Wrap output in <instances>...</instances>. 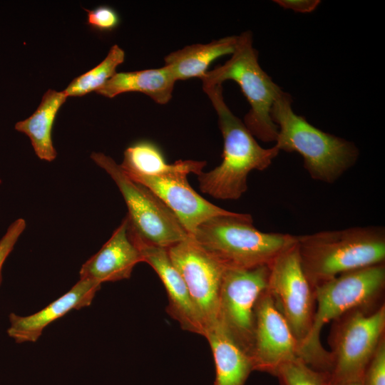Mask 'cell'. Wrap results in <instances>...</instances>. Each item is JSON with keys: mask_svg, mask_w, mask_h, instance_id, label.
I'll use <instances>...</instances> for the list:
<instances>
[{"mask_svg": "<svg viewBox=\"0 0 385 385\" xmlns=\"http://www.w3.org/2000/svg\"><path fill=\"white\" fill-rule=\"evenodd\" d=\"M251 359L254 371L274 376L283 363L299 357V345L267 289L255 307Z\"/></svg>", "mask_w": 385, "mask_h": 385, "instance_id": "7c38bea8", "label": "cell"}, {"mask_svg": "<svg viewBox=\"0 0 385 385\" xmlns=\"http://www.w3.org/2000/svg\"><path fill=\"white\" fill-rule=\"evenodd\" d=\"M363 385H385V338L367 365L362 378Z\"/></svg>", "mask_w": 385, "mask_h": 385, "instance_id": "d4e9b609", "label": "cell"}, {"mask_svg": "<svg viewBox=\"0 0 385 385\" xmlns=\"http://www.w3.org/2000/svg\"><path fill=\"white\" fill-rule=\"evenodd\" d=\"M188 172L162 175H127L133 181L151 190L173 211L190 236L202 222L216 216L234 215L200 196L188 183Z\"/></svg>", "mask_w": 385, "mask_h": 385, "instance_id": "4fadbf2b", "label": "cell"}, {"mask_svg": "<svg viewBox=\"0 0 385 385\" xmlns=\"http://www.w3.org/2000/svg\"><path fill=\"white\" fill-rule=\"evenodd\" d=\"M101 287L97 282L80 279L68 292L34 314L22 317L11 313L8 335L17 343L36 342L51 322L73 309L90 306Z\"/></svg>", "mask_w": 385, "mask_h": 385, "instance_id": "9a60e30c", "label": "cell"}, {"mask_svg": "<svg viewBox=\"0 0 385 385\" xmlns=\"http://www.w3.org/2000/svg\"><path fill=\"white\" fill-rule=\"evenodd\" d=\"M327 385H363L362 381H348V382H342V383H331L328 381L327 379Z\"/></svg>", "mask_w": 385, "mask_h": 385, "instance_id": "83f0119b", "label": "cell"}, {"mask_svg": "<svg viewBox=\"0 0 385 385\" xmlns=\"http://www.w3.org/2000/svg\"><path fill=\"white\" fill-rule=\"evenodd\" d=\"M236 42L237 36H231L207 43L187 46L167 55L164 65L170 68L177 81L192 78L201 79L212 62L233 53Z\"/></svg>", "mask_w": 385, "mask_h": 385, "instance_id": "d6986e66", "label": "cell"}, {"mask_svg": "<svg viewBox=\"0 0 385 385\" xmlns=\"http://www.w3.org/2000/svg\"><path fill=\"white\" fill-rule=\"evenodd\" d=\"M304 272L317 286L342 274L384 263L385 231L381 227H354L297 236Z\"/></svg>", "mask_w": 385, "mask_h": 385, "instance_id": "7a4b0ae2", "label": "cell"}, {"mask_svg": "<svg viewBox=\"0 0 385 385\" xmlns=\"http://www.w3.org/2000/svg\"><path fill=\"white\" fill-rule=\"evenodd\" d=\"M206 165L205 161L178 160L168 164L159 147L154 143L142 140L128 146L123 153L120 168L126 175L142 174L162 175L185 171L198 175Z\"/></svg>", "mask_w": 385, "mask_h": 385, "instance_id": "44dd1931", "label": "cell"}, {"mask_svg": "<svg viewBox=\"0 0 385 385\" xmlns=\"http://www.w3.org/2000/svg\"><path fill=\"white\" fill-rule=\"evenodd\" d=\"M176 82L170 68L164 65L158 68L116 72L96 92L110 98L126 92H140L165 105L171 100Z\"/></svg>", "mask_w": 385, "mask_h": 385, "instance_id": "ac0fdd59", "label": "cell"}, {"mask_svg": "<svg viewBox=\"0 0 385 385\" xmlns=\"http://www.w3.org/2000/svg\"><path fill=\"white\" fill-rule=\"evenodd\" d=\"M274 376L280 385H327V373L314 369L299 357L283 363Z\"/></svg>", "mask_w": 385, "mask_h": 385, "instance_id": "603a6c76", "label": "cell"}, {"mask_svg": "<svg viewBox=\"0 0 385 385\" xmlns=\"http://www.w3.org/2000/svg\"><path fill=\"white\" fill-rule=\"evenodd\" d=\"M87 12L88 26L98 32H111L118 28L120 19L118 13L112 7L101 5Z\"/></svg>", "mask_w": 385, "mask_h": 385, "instance_id": "cb8c5ba5", "label": "cell"}, {"mask_svg": "<svg viewBox=\"0 0 385 385\" xmlns=\"http://www.w3.org/2000/svg\"><path fill=\"white\" fill-rule=\"evenodd\" d=\"M385 264L342 274L314 287L316 310L311 332L301 346L299 357L319 371L328 373L330 354L320 341L323 327L356 309L384 304Z\"/></svg>", "mask_w": 385, "mask_h": 385, "instance_id": "3957f363", "label": "cell"}, {"mask_svg": "<svg viewBox=\"0 0 385 385\" xmlns=\"http://www.w3.org/2000/svg\"><path fill=\"white\" fill-rule=\"evenodd\" d=\"M384 338L385 304L353 309L332 321L328 381H362L365 369Z\"/></svg>", "mask_w": 385, "mask_h": 385, "instance_id": "52a82bcc", "label": "cell"}, {"mask_svg": "<svg viewBox=\"0 0 385 385\" xmlns=\"http://www.w3.org/2000/svg\"><path fill=\"white\" fill-rule=\"evenodd\" d=\"M201 80L202 86L222 85L227 80L236 82L250 106L244 118L245 126L255 138L263 142L276 141L278 128L272 119L271 111L282 89L261 68L250 31L237 36L230 59L207 71Z\"/></svg>", "mask_w": 385, "mask_h": 385, "instance_id": "8992f818", "label": "cell"}, {"mask_svg": "<svg viewBox=\"0 0 385 385\" xmlns=\"http://www.w3.org/2000/svg\"><path fill=\"white\" fill-rule=\"evenodd\" d=\"M215 108L223 138L222 160L213 170L197 175L200 190L216 199L237 200L247 190L248 174L264 170L280 150L262 148L244 123L226 104L222 85L202 86Z\"/></svg>", "mask_w": 385, "mask_h": 385, "instance_id": "6da1fadb", "label": "cell"}, {"mask_svg": "<svg viewBox=\"0 0 385 385\" xmlns=\"http://www.w3.org/2000/svg\"><path fill=\"white\" fill-rule=\"evenodd\" d=\"M130 238L139 250L143 262L155 271L167 292V313L180 327L205 337L202 318L191 299L187 285L173 264L168 249L147 242L128 230Z\"/></svg>", "mask_w": 385, "mask_h": 385, "instance_id": "5bb4252c", "label": "cell"}, {"mask_svg": "<svg viewBox=\"0 0 385 385\" xmlns=\"http://www.w3.org/2000/svg\"><path fill=\"white\" fill-rule=\"evenodd\" d=\"M290 94L283 90L271 111L278 128L275 145L279 150L298 153L304 167L317 181L332 183L356 163L359 150L354 143L326 133L296 114Z\"/></svg>", "mask_w": 385, "mask_h": 385, "instance_id": "277c9868", "label": "cell"}, {"mask_svg": "<svg viewBox=\"0 0 385 385\" xmlns=\"http://www.w3.org/2000/svg\"><path fill=\"white\" fill-rule=\"evenodd\" d=\"M205 337L211 348L215 366L212 385H245L254 371L251 357L218 322Z\"/></svg>", "mask_w": 385, "mask_h": 385, "instance_id": "e0dca14e", "label": "cell"}, {"mask_svg": "<svg viewBox=\"0 0 385 385\" xmlns=\"http://www.w3.org/2000/svg\"><path fill=\"white\" fill-rule=\"evenodd\" d=\"M91 158L113 180L128 207V228L143 240L169 248L189 235L173 211L145 185L131 180L119 164L103 153Z\"/></svg>", "mask_w": 385, "mask_h": 385, "instance_id": "ba28073f", "label": "cell"}, {"mask_svg": "<svg viewBox=\"0 0 385 385\" xmlns=\"http://www.w3.org/2000/svg\"><path fill=\"white\" fill-rule=\"evenodd\" d=\"M268 275V265L249 269L225 267L222 278L219 322L250 357L255 307L267 287Z\"/></svg>", "mask_w": 385, "mask_h": 385, "instance_id": "30bf717a", "label": "cell"}, {"mask_svg": "<svg viewBox=\"0 0 385 385\" xmlns=\"http://www.w3.org/2000/svg\"><path fill=\"white\" fill-rule=\"evenodd\" d=\"M268 267L267 290L288 324L299 351L311 332L317 302L314 288L302 267L297 242L279 255Z\"/></svg>", "mask_w": 385, "mask_h": 385, "instance_id": "9c48e42d", "label": "cell"}, {"mask_svg": "<svg viewBox=\"0 0 385 385\" xmlns=\"http://www.w3.org/2000/svg\"><path fill=\"white\" fill-rule=\"evenodd\" d=\"M26 225V221L23 218L16 220L9 226L6 233L0 240V284L2 279L3 265L13 250L19 237L25 230Z\"/></svg>", "mask_w": 385, "mask_h": 385, "instance_id": "484cf974", "label": "cell"}, {"mask_svg": "<svg viewBox=\"0 0 385 385\" xmlns=\"http://www.w3.org/2000/svg\"><path fill=\"white\" fill-rule=\"evenodd\" d=\"M124 60V51L118 45H113L102 62L75 78L63 91L67 97L83 96L93 91H96L116 73L117 67Z\"/></svg>", "mask_w": 385, "mask_h": 385, "instance_id": "7402d4cb", "label": "cell"}, {"mask_svg": "<svg viewBox=\"0 0 385 385\" xmlns=\"http://www.w3.org/2000/svg\"><path fill=\"white\" fill-rule=\"evenodd\" d=\"M140 262L143 258L130 238L125 216L100 250L82 265L80 279L100 284L128 279L134 267Z\"/></svg>", "mask_w": 385, "mask_h": 385, "instance_id": "2e32d148", "label": "cell"}, {"mask_svg": "<svg viewBox=\"0 0 385 385\" xmlns=\"http://www.w3.org/2000/svg\"><path fill=\"white\" fill-rule=\"evenodd\" d=\"M168 252L187 285L206 334L219 322V295L225 267L190 235L168 248Z\"/></svg>", "mask_w": 385, "mask_h": 385, "instance_id": "8fae6325", "label": "cell"}, {"mask_svg": "<svg viewBox=\"0 0 385 385\" xmlns=\"http://www.w3.org/2000/svg\"><path fill=\"white\" fill-rule=\"evenodd\" d=\"M67 98L63 91L48 89L35 112L15 125L16 130L29 136L36 155L41 160L51 162L56 158L52 129L57 113Z\"/></svg>", "mask_w": 385, "mask_h": 385, "instance_id": "ffe728a7", "label": "cell"}, {"mask_svg": "<svg viewBox=\"0 0 385 385\" xmlns=\"http://www.w3.org/2000/svg\"><path fill=\"white\" fill-rule=\"evenodd\" d=\"M225 267L254 268L269 265L297 242V236L264 232L252 225L250 214L213 217L191 236Z\"/></svg>", "mask_w": 385, "mask_h": 385, "instance_id": "5b68a950", "label": "cell"}, {"mask_svg": "<svg viewBox=\"0 0 385 385\" xmlns=\"http://www.w3.org/2000/svg\"><path fill=\"white\" fill-rule=\"evenodd\" d=\"M274 2L284 9L299 13L312 12L320 4L319 0H275Z\"/></svg>", "mask_w": 385, "mask_h": 385, "instance_id": "4316f807", "label": "cell"}]
</instances>
